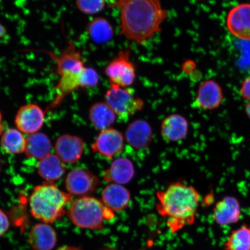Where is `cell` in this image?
Returning <instances> with one entry per match:
<instances>
[{
	"label": "cell",
	"instance_id": "6da1fadb",
	"mask_svg": "<svg viewBox=\"0 0 250 250\" xmlns=\"http://www.w3.org/2000/svg\"><path fill=\"white\" fill-rule=\"evenodd\" d=\"M109 7L120 9L121 34L138 45L161 32L168 15L160 0H116Z\"/></svg>",
	"mask_w": 250,
	"mask_h": 250
},
{
	"label": "cell",
	"instance_id": "7a4b0ae2",
	"mask_svg": "<svg viewBox=\"0 0 250 250\" xmlns=\"http://www.w3.org/2000/svg\"><path fill=\"white\" fill-rule=\"evenodd\" d=\"M56 62V71L59 76L56 86V98L50 108H55L61 104L68 94L80 87H94L98 85L99 76L95 70L86 67L79 51L70 42L61 54L45 51Z\"/></svg>",
	"mask_w": 250,
	"mask_h": 250
},
{
	"label": "cell",
	"instance_id": "3957f363",
	"mask_svg": "<svg viewBox=\"0 0 250 250\" xmlns=\"http://www.w3.org/2000/svg\"><path fill=\"white\" fill-rule=\"evenodd\" d=\"M158 211L167 220L172 232L194 223L199 204V193L194 187L181 182L170 184L157 192Z\"/></svg>",
	"mask_w": 250,
	"mask_h": 250
},
{
	"label": "cell",
	"instance_id": "277c9868",
	"mask_svg": "<svg viewBox=\"0 0 250 250\" xmlns=\"http://www.w3.org/2000/svg\"><path fill=\"white\" fill-rule=\"evenodd\" d=\"M72 195L52 184H43L34 189L29 202L31 213L43 223H52L65 213V207Z\"/></svg>",
	"mask_w": 250,
	"mask_h": 250
},
{
	"label": "cell",
	"instance_id": "5b68a950",
	"mask_svg": "<svg viewBox=\"0 0 250 250\" xmlns=\"http://www.w3.org/2000/svg\"><path fill=\"white\" fill-rule=\"evenodd\" d=\"M69 216L73 223L78 227L99 229L102 228L103 222L113 217V214L99 200L83 196L71 205Z\"/></svg>",
	"mask_w": 250,
	"mask_h": 250
},
{
	"label": "cell",
	"instance_id": "8992f818",
	"mask_svg": "<svg viewBox=\"0 0 250 250\" xmlns=\"http://www.w3.org/2000/svg\"><path fill=\"white\" fill-rule=\"evenodd\" d=\"M105 102L117 116L126 119L133 116L144 107V101L130 89L111 86L105 95Z\"/></svg>",
	"mask_w": 250,
	"mask_h": 250
},
{
	"label": "cell",
	"instance_id": "52a82bcc",
	"mask_svg": "<svg viewBox=\"0 0 250 250\" xmlns=\"http://www.w3.org/2000/svg\"><path fill=\"white\" fill-rule=\"evenodd\" d=\"M105 73L111 86L125 88L132 85L136 73L135 66L130 61V50L125 49L119 52L105 68Z\"/></svg>",
	"mask_w": 250,
	"mask_h": 250
},
{
	"label": "cell",
	"instance_id": "ba28073f",
	"mask_svg": "<svg viewBox=\"0 0 250 250\" xmlns=\"http://www.w3.org/2000/svg\"><path fill=\"white\" fill-rule=\"evenodd\" d=\"M101 182L91 172L81 168L72 170L65 180V188L71 195L86 196L95 191Z\"/></svg>",
	"mask_w": 250,
	"mask_h": 250
},
{
	"label": "cell",
	"instance_id": "9c48e42d",
	"mask_svg": "<svg viewBox=\"0 0 250 250\" xmlns=\"http://www.w3.org/2000/svg\"><path fill=\"white\" fill-rule=\"evenodd\" d=\"M124 146L123 134L117 129L109 128L99 134L92 145V149L105 158L111 159L120 154Z\"/></svg>",
	"mask_w": 250,
	"mask_h": 250
},
{
	"label": "cell",
	"instance_id": "30bf717a",
	"mask_svg": "<svg viewBox=\"0 0 250 250\" xmlns=\"http://www.w3.org/2000/svg\"><path fill=\"white\" fill-rule=\"evenodd\" d=\"M228 30L239 39L250 41V4L235 6L227 18Z\"/></svg>",
	"mask_w": 250,
	"mask_h": 250
},
{
	"label": "cell",
	"instance_id": "8fae6325",
	"mask_svg": "<svg viewBox=\"0 0 250 250\" xmlns=\"http://www.w3.org/2000/svg\"><path fill=\"white\" fill-rule=\"evenodd\" d=\"M45 114L39 105L22 106L16 115L15 123L21 132L33 134L38 132L44 123Z\"/></svg>",
	"mask_w": 250,
	"mask_h": 250
},
{
	"label": "cell",
	"instance_id": "7c38bea8",
	"mask_svg": "<svg viewBox=\"0 0 250 250\" xmlns=\"http://www.w3.org/2000/svg\"><path fill=\"white\" fill-rule=\"evenodd\" d=\"M83 141L77 136L64 134L59 137L55 144L56 155L64 164L76 163L83 155Z\"/></svg>",
	"mask_w": 250,
	"mask_h": 250
},
{
	"label": "cell",
	"instance_id": "4fadbf2b",
	"mask_svg": "<svg viewBox=\"0 0 250 250\" xmlns=\"http://www.w3.org/2000/svg\"><path fill=\"white\" fill-rule=\"evenodd\" d=\"M242 211L240 203L233 196H226L217 203L212 211V217L219 226H230L239 222Z\"/></svg>",
	"mask_w": 250,
	"mask_h": 250
},
{
	"label": "cell",
	"instance_id": "5bb4252c",
	"mask_svg": "<svg viewBox=\"0 0 250 250\" xmlns=\"http://www.w3.org/2000/svg\"><path fill=\"white\" fill-rule=\"evenodd\" d=\"M223 90L213 80L206 81L200 85L194 102L195 107L212 110L221 104L223 100Z\"/></svg>",
	"mask_w": 250,
	"mask_h": 250
},
{
	"label": "cell",
	"instance_id": "9a60e30c",
	"mask_svg": "<svg viewBox=\"0 0 250 250\" xmlns=\"http://www.w3.org/2000/svg\"><path fill=\"white\" fill-rule=\"evenodd\" d=\"M152 127L145 120H136L130 123L125 132V139L128 145L137 149L146 148L151 143Z\"/></svg>",
	"mask_w": 250,
	"mask_h": 250
},
{
	"label": "cell",
	"instance_id": "2e32d148",
	"mask_svg": "<svg viewBox=\"0 0 250 250\" xmlns=\"http://www.w3.org/2000/svg\"><path fill=\"white\" fill-rule=\"evenodd\" d=\"M103 204L112 212L124 210L130 204V193L120 184H110L106 186L102 193Z\"/></svg>",
	"mask_w": 250,
	"mask_h": 250
},
{
	"label": "cell",
	"instance_id": "e0dca14e",
	"mask_svg": "<svg viewBox=\"0 0 250 250\" xmlns=\"http://www.w3.org/2000/svg\"><path fill=\"white\" fill-rule=\"evenodd\" d=\"M188 132V123L179 114L165 118L161 127V135L167 142H177L186 138Z\"/></svg>",
	"mask_w": 250,
	"mask_h": 250
},
{
	"label": "cell",
	"instance_id": "ac0fdd59",
	"mask_svg": "<svg viewBox=\"0 0 250 250\" xmlns=\"http://www.w3.org/2000/svg\"><path fill=\"white\" fill-rule=\"evenodd\" d=\"M134 173L132 162L126 158H120L115 159L104 172V179L110 184L124 185L132 180Z\"/></svg>",
	"mask_w": 250,
	"mask_h": 250
},
{
	"label": "cell",
	"instance_id": "d6986e66",
	"mask_svg": "<svg viewBox=\"0 0 250 250\" xmlns=\"http://www.w3.org/2000/svg\"><path fill=\"white\" fill-rule=\"evenodd\" d=\"M29 242L34 250H51L57 242V234L48 224H36L30 231Z\"/></svg>",
	"mask_w": 250,
	"mask_h": 250
},
{
	"label": "cell",
	"instance_id": "ffe728a7",
	"mask_svg": "<svg viewBox=\"0 0 250 250\" xmlns=\"http://www.w3.org/2000/svg\"><path fill=\"white\" fill-rule=\"evenodd\" d=\"M51 148V140L44 133L30 134L26 139L24 152L28 157L42 160L50 154Z\"/></svg>",
	"mask_w": 250,
	"mask_h": 250
},
{
	"label": "cell",
	"instance_id": "44dd1931",
	"mask_svg": "<svg viewBox=\"0 0 250 250\" xmlns=\"http://www.w3.org/2000/svg\"><path fill=\"white\" fill-rule=\"evenodd\" d=\"M90 122L96 129L101 131L109 129L115 123L116 114L105 102H98L90 108Z\"/></svg>",
	"mask_w": 250,
	"mask_h": 250
},
{
	"label": "cell",
	"instance_id": "7402d4cb",
	"mask_svg": "<svg viewBox=\"0 0 250 250\" xmlns=\"http://www.w3.org/2000/svg\"><path fill=\"white\" fill-rule=\"evenodd\" d=\"M38 171L42 179L48 181H56L63 176L65 167L57 155L49 154L40 160Z\"/></svg>",
	"mask_w": 250,
	"mask_h": 250
},
{
	"label": "cell",
	"instance_id": "603a6c76",
	"mask_svg": "<svg viewBox=\"0 0 250 250\" xmlns=\"http://www.w3.org/2000/svg\"><path fill=\"white\" fill-rule=\"evenodd\" d=\"M87 33L93 42L104 44L112 40L114 31L110 23L104 18H96L90 21L87 27Z\"/></svg>",
	"mask_w": 250,
	"mask_h": 250
},
{
	"label": "cell",
	"instance_id": "cb8c5ba5",
	"mask_svg": "<svg viewBox=\"0 0 250 250\" xmlns=\"http://www.w3.org/2000/svg\"><path fill=\"white\" fill-rule=\"evenodd\" d=\"M224 250H250V226L244 224L232 231L224 245Z\"/></svg>",
	"mask_w": 250,
	"mask_h": 250
},
{
	"label": "cell",
	"instance_id": "d4e9b609",
	"mask_svg": "<svg viewBox=\"0 0 250 250\" xmlns=\"http://www.w3.org/2000/svg\"><path fill=\"white\" fill-rule=\"evenodd\" d=\"M1 143L3 149L8 154H21L25 151L26 139L21 131L9 129L3 134Z\"/></svg>",
	"mask_w": 250,
	"mask_h": 250
},
{
	"label": "cell",
	"instance_id": "484cf974",
	"mask_svg": "<svg viewBox=\"0 0 250 250\" xmlns=\"http://www.w3.org/2000/svg\"><path fill=\"white\" fill-rule=\"evenodd\" d=\"M78 9L86 15L99 13L105 5V0H76Z\"/></svg>",
	"mask_w": 250,
	"mask_h": 250
},
{
	"label": "cell",
	"instance_id": "4316f807",
	"mask_svg": "<svg viewBox=\"0 0 250 250\" xmlns=\"http://www.w3.org/2000/svg\"><path fill=\"white\" fill-rule=\"evenodd\" d=\"M9 228L8 218L4 212L0 210V237L7 232Z\"/></svg>",
	"mask_w": 250,
	"mask_h": 250
},
{
	"label": "cell",
	"instance_id": "83f0119b",
	"mask_svg": "<svg viewBox=\"0 0 250 250\" xmlns=\"http://www.w3.org/2000/svg\"><path fill=\"white\" fill-rule=\"evenodd\" d=\"M240 94L243 98L250 102V77L243 81L240 89Z\"/></svg>",
	"mask_w": 250,
	"mask_h": 250
},
{
	"label": "cell",
	"instance_id": "f1b7e54d",
	"mask_svg": "<svg viewBox=\"0 0 250 250\" xmlns=\"http://www.w3.org/2000/svg\"><path fill=\"white\" fill-rule=\"evenodd\" d=\"M196 65L194 62L188 61L184 62L182 68L186 73H191L195 69Z\"/></svg>",
	"mask_w": 250,
	"mask_h": 250
},
{
	"label": "cell",
	"instance_id": "f546056e",
	"mask_svg": "<svg viewBox=\"0 0 250 250\" xmlns=\"http://www.w3.org/2000/svg\"><path fill=\"white\" fill-rule=\"evenodd\" d=\"M6 33H7V31H6L5 28L3 26L1 23H0V39L4 37Z\"/></svg>",
	"mask_w": 250,
	"mask_h": 250
},
{
	"label": "cell",
	"instance_id": "4dcf8cb0",
	"mask_svg": "<svg viewBox=\"0 0 250 250\" xmlns=\"http://www.w3.org/2000/svg\"><path fill=\"white\" fill-rule=\"evenodd\" d=\"M58 250H81L78 248H76V247L66 246V247H63V248L59 249Z\"/></svg>",
	"mask_w": 250,
	"mask_h": 250
},
{
	"label": "cell",
	"instance_id": "1f68e13d",
	"mask_svg": "<svg viewBox=\"0 0 250 250\" xmlns=\"http://www.w3.org/2000/svg\"><path fill=\"white\" fill-rule=\"evenodd\" d=\"M246 111L247 114H248V117L250 119V102L246 106Z\"/></svg>",
	"mask_w": 250,
	"mask_h": 250
},
{
	"label": "cell",
	"instance_id": "d6a6232c",
	"mask_svg": "<svg viewBox=\"0 0 250 250\" xmlns=\"http://www.w3.org/2000/svg\"><path fill=\"white\" fill-rule=\"evenodd\" d=\"M2 133V115L1 112H0V135Z\"/></svg>",
	"mask_w": 250,
	"mask_h": 250
},
{
	"label": "cell",
	"instance_id": "836d02e7",
	"mask_svg": "<svg viewBox=\"0 0 250 250\" xmlns=\"http://www.w3.org/2000/svg\"></svg>",
	"mask_w": 250,
	"mask_h": 250
},
{
	"label": "cell",
	"instance_id": "e575fe53",
	"mask_svg": "<svg viewBox=\"0 0 250 250\" xmlns=\"http://www.w3.org/2000/svg\"><path fill=\"white\" fill-rule=\"evenodd\" d=\"M199 1H200V0H199Z\"/></svg>",
	"mask_w": 250,
	"mask_h": 250
}]
</instances>
